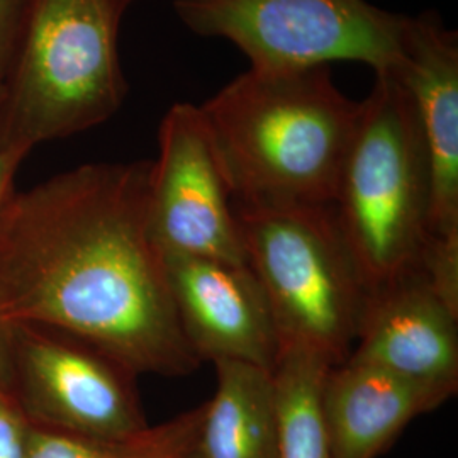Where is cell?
I'll list each match as a JSON object with an SVG mask.
<instances>
[{
    "label": "cell",
    "instance_id": "6da1fadb",
    "mask_svg": "<svg viewBox=\"0 0 458 458\" xmlns=\"http://www.w3.org/2000/svg\"><path fill=\"white\" fill-rule=\"evenodd\" d=\"M149 160L87 164L16 192L0 214V314L98 346L136 376L200 361L148 221Z\"/></svg>",
    "mask_w": 458,
    "mask_h": 458
},
{
    "label": "cell",
    "instance_id": "7a4b0ae2",
    "mask_svg": "<svg viewBox=\"0 0 458 458\" xmlns=\"http://www.w3.org/2000/svg\"><path fill=\"white\" fill-rule=\"evenodd\" d=\"M199 111L234 208L333 206L360 102L329 66L248 68Z\"/></svg>",
    "mask_w": 458,
    "mask_h": 458
},
{
    "label": "cell",
    "instance_id": "3957f363",
    "mask_svg": "<svg viewBox=\"0 0 458 458\" xmlns=\"http://www.w3.org/2000/svg\"><path fill=\"white\" fill-rule=\"evenodd\" d=\"M124 0H24L0 82V148L31 153L106 123L128 83L119 60Z\"/></svg>",
    "mask_w": 458,
    "mask_h": 458
},
{
    "label": "cell",
    "instance_id": "277c9868",
    "mask_svg": "<svg viewBox=\"0 0 458 458\" xmlns=\"http://www.w3.org/2000/svg\"><path fill=\"white\" fill-rule=\"evenodd\" d=\"M333 213L370 293L418 272L431 236L429 172L410 98L376 75L346 153Z\"/></svg>",
    "mask_w": 458,
    "mask_h": 458
},
{
    "label": "cell",
    "instance_id": "5b68a950",
    "mask_svg": "<svg viewBox=\"0 0 458 458\" xmlns=\"http://www.w3.org/2000/svg\"><path fill=\"white\" fill-rule=\"evenodd\" d=\"M236 216L246 263L267 297L280 353L295 350L333 367L344 363L357 340L369 291L333 206L236 208Z\"/></svg>",
    "mask_w": 458,
    "mask_h": 458
},
{
    "label": "cell",
    "instance_id": "8992f818",
    "mask_svg": "<svg viewBox=\"0 0 458 458\" xmlns=\"http://www.w3.org/2000/svg\"><path fill=\"white\" fill-rule=\"evenodd\" d=\"M192 33L233 43L259 70L359 62L376 75L401 58L404 14L369 0H175Z\"/></svg>",
    "mask_w": 458,
    "mask_h": 458
},
{
    "label": "cell",
    "instance_id": "52a82bcc",
    "mask_svg": "<svg viewBox=\"0 0 458 458\" xmlns=\"http://www.w3.org/2000/svg\"><path fill=\"white\" fill-rule=\"evenodd\" d=\"M136 377L72 335L13 325L11 393L30 425L98 440L134 438L149 428Z\"/></svg>",
    "mask_w": 458,
    "mask_h": 458
},
{
    "label": "cell",
    "instance_id": "ba28073f",
    "mask_svg": "<svg viewBox=\"0 0 458 458\" xmlns=\"http://www.w3.org/2000/svg\"><path fill=\"white\" fill-rule=\"evenodd\" d=\"M148 221L164 255L246 263L231 189L199 106L174 104L160 123Z\"/></svg>",
    "mask_w": 458,
    "mask_h": 458
},
{
    "label": "cell",
    "instance_id": "9c48e42d",
    "mask_svg": "<svg viewBox=\"0 0 458 458\" xmlns=\"http://www.w3.org/2000/svg\"><path fill=\"white\" fill-rule=\"evenodd\" d=\"M164 260L183 336L199 361H240L274 372L277 331L248 263L191 255Z\"/></svg>",
    "mask_w": 458,
    "mask_h": 458
},
{
    "label": "cell",
    "instance_id": "30bf717a",
    "mask_svg": "<svg viewBox=\"0 0 458 458\" xmlns=\"http://www.w3.org/2000/svg\"><path fill=\"white\" fill-rule=\"evenodd\" d=\"M408 94L429 172L431 234L458 233V34L437 13L404 17L389 72Z\"/></svg>",
    "mask_w": 458,
    "mask_h": 458
},
{
    "label": "cell",
    "instance_id": "8fae6325",
    "mask_svg": "<svg viewBox=\"0 0 458 458\" xmlns=\"http://www.w3.org/2000/svg\"><path fill=\"white\" fill-rule=\"evenodd\" d=\"M346 360L372 365L448 401L458 391V312L414 272L369 294Z\"/></svg>",
    "mask_w": 458,
    "mask_h": 458
},
{
    "label": "cell",
    "instance_id": "7c38bea8",
    "mask_svg": "<svg viewBox=\"0 0 458 458\" xmlns=\"http://www.w3.org/2000/svg\"><path fill=\"white\" fill-rule=\"evenodd\" d=\"M446 401L421 386L359 361L327 372L323 414L333 458H378L406 426Z\"/></svg>",
    "mask_w": 458,
    "mask_h": 458
},
{
    "label": "cell",
    "instance_id": "4fadbf2b",
    "mask_svg": "<svg viewBox=\"0 0 458 458\" xmlns=\"http://www.w3.org/2000/svg\"><path fill=\"white\" fill-rule=\"evenodd\" d=\"M216 391L202 404L191 458H277L272 372L240 361H214Z\"/></svg>",
    "mask_w": 458,
    "mask_h": 458
},
{
    "label": "cell",
    "instance_id": "5bb4252c",
    "mask_svg": "<svg viewBox=\"0 0 458 458\" xmlns=\"http://www.w3.org/2000/svg\"><path fill=\"white\" fill-rule=\"evenodd\" d=\"M333 369L306 352H284L272 372L277 458H333L323 414V386Z\"/></svg>",
    "mask_w": 458,
    "mask_h": 458
},
{
    "label": "cell",
    "instance_id": "9a60e30c",
    "mask_svg": "<svg viewBox=\"0 0 458 458\" xmlns=\"http://www.w3.org/2000/svg\"><path fill=\"white\" fill-rule=\"evenodd\" d=\"M202 406L149 426L128 440H98L31 425L26 458H181L191 446Z\"/></svg>",
    "mask_w": 458,
    "mask_h": 458
},
{
    "label": "cell",
    "instance_id": "2e32d148",
    "mask_svg": "<svg viewBox=\"0 0 458 458\" xmlns=\"http://www.w3.org/2000/svg\"><path fill=\"white\" fill-rule=\"evenodd\" d=\"M418 272L425 278L428 287L452 311L458 312V233L431 234Z\"/></svg>",
    "mask_w": 458,
    "mask_h": 458
},
{
    "label": "cell",
    "instance_id": "e0dca14e",
    "mask_svg": "<svg viewBox=\"0 0 458 458\" xmlns=\"http://www.w3.org/2000/svg\"><path fill=\"white\" fill-rule=\"evenodd\" d=\"M30 421L9 389H0V458L28 457Z\"/></svg>",
    "mask_w": 458,
    "mask_h": 458
},
{
    "label": "cell",
    "instance_id": "ac0fdd59",
    "mask_svg": "<svg viewBox=\"0 0 458 458\" xmlns=\"http://www.w3.org/2000/svg\"><path fill=\"white\" fill-rule=\"evenodd\" d=\"M24 0H0V82L11 58Z\"/></svg>",
    "mask_w": 458,
    "mask_h": 458
},
{
    "label": "cell",
    "instance_id": "d6986e66",
    "mask_svg": "<svg viewBox=\"0 0 458 458\" xmlns=\"http://www.w3.org/2000/svg\"><path fill=\"white\" fill-rule=\"evenodd\" d=\"M26 157L28 153L24 151L0 148V214L4 213V209L16 194L14 182L17 170Z\"/></svg>",
    "mask_w": 458,
    "mask_h": 458
},
{
    "label": "cell",
    "instance_id": "ffe728a7",
    "mask_svg": "<svg viewBox=\"0 0 458 458\" xmlns=\"http://www.w3.org/2000/svg\"><path fill=\"white\" fill-rule=\"evenodd\" d=\"M13 325L0 314V389L11 391Z\"/></svg>",
    "mask_w": 458,
    "mask_h": 458
},
{
    "label": "cell",
    "instance_id": "44dd1931",
    "mask_svg": "<svg viewBox=\"0 0 458 458\" xmlns=\"http://www.w3.org/2000/svg\"><path fill=\"white\" fill-rule=\"evenodd\" d=\"M124 2H126V4H128V7H130V5H131L132 2H136V0H124Z\"/></svg>",
    "mask_w": 458,
    "mask_h": 458
},
{
    "label": "cell",
    "instance_id": "7402d4cb",
    "mask_svg": "<svg viewBox=\"0 0 458 458\" xmlns=\"http://www.w3.org/2000/svg\"><path fill=\"white\" fill-rule=\"evenodd\" d=\"M187 452H189V450H187ZM187 452H185V454H183L181 458H191L189 455H187Z\"/></svg>",
    "mask_w": 458,
    "mask_h": 458
}]
</instances>
